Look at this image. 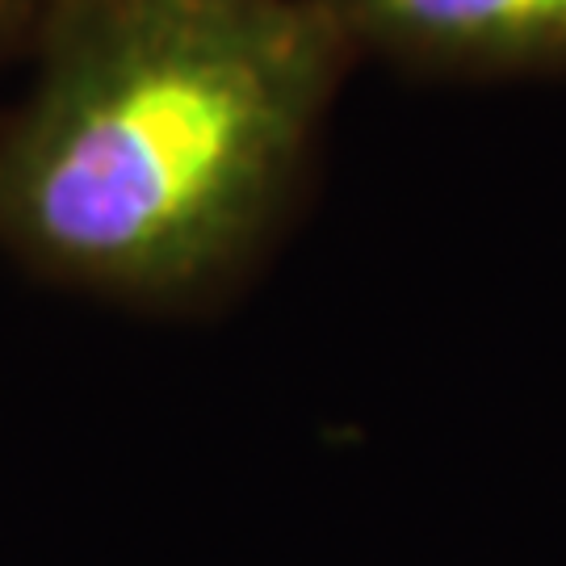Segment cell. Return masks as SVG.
<instances>
[{
	"instance_id": "1",
	"label": "cell",
	"mask_w": 566,
	"mask_h": 566,
	"mask_svg": "<svg viewBox=\"0 0 566 566\" xmlns=\"http://www.w3.org/2000/svg\"><path fill=\"white\" fill-rule=\"evenodd\" d=\"M0 130V248L114 303H185L277 223L344 63L319 0H55Z\"/></svg>"
},
{
	"instance_id": "2",
	"label": "cell",
	"mask_w": 566,
	"mask_h": 566,
	"mask_svg": "<svg viewBox=\"0 0 566 566\" xmlns=\"http://www.w3.org/2000/svg\"><path fill=\"white\" fill-rule=\"evenodd\" d=\"M348 51L424 72H566V0H319Z\"/></svg>"
},
{
	"instance_id": "3",
	"label": "cell",
	"mask_w": 566,
	"mask_h": 566,
	"mask_svg": "<svg viewBox=\"0 0 566 566\" xmlns=\"http://www.w3.org/2000/svg\"><path fill=\"white\" fill-rule=\"evenodd\" d=\"M51 4L55 0H0V51L18 39L21 30H30L34 21L42 25Z\"/></svg>"
}]
</instances>
